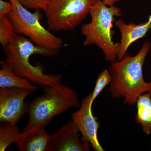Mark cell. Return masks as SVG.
Returning a JSON list of instances; mask_svg holds the SVG:
<instances>
[{"instance_id": "obj_2", "label": "cell", "mask_w": 151, "mask_h": 151, "mask_svg": "<svg viewBox=\"0 0 151 151\" xmlns=\"http://www.w3.org/2000/svg\"><path fill=\"white\" fill-rule=\"evenodd\" d=\"M4 48L5 59L1 63L7 65L17 75L44 87L61 83L62 75L45 74L42 65H33L29 61L33 55L52 56L56 55L54 52L37 46L27 37L19 35Z\"/></svg>"}, {"instance_id": "obj_15", "label": "cell", "mask_w": 151, "mask_h": 151, "mask_svg": "<svg viewBox=\"0 0 151 151\" xmlns=\"http://www.w3.org/2000/svg\"><path fill=\"white\" fill-rule=\"evenodd\" d=\"M17 35L7 15L0 14V42L3 47L12 42Z\"/></svg>"}, {"instance_id": "obj_12", "label": "cell", "mask_w": 151, "mask_h": 151, "mask_svg": "<svg viewBox=\"0 0 151 151\" xmlns=\"http://www.w3.org/2000/svg\"><path fill=\"white\" fill-rule=\"evenodd\" d=\"M136 122L140 124L144 133L147 135L151 133V94H142L137 100Z\"/></svg>"}, {"instance_id": "obj_13", "label": "cell", "mask_w": 151, "mask_h": 151, "mask_svg": "<svg viewBox=\"0 0 151 151\" xmlns=\"http://www.w3.org/2000/svg\"><path fill=\"white\" fill-rule=\"evenodd\" d=\"M2 68L0 70V87H13L31 90L33 92L37 88L29 80L19 76L14 73L7 65L1 63Z\"/></svg>"}, {"instance_id": "obj_18", "label": "cell", "mask_w": 151, "mask_h": 151, "mask_svg": "<svg viewBox=\"0 0 151 151\" xmlns=\"http://www.w3.org/2000/svg\"><path fill=\"white\" fill-rule=\"evenodd\" d=\"M13 9V6L10 1L0 0V14L7 15Z\"/></svg>"}, {"instance_id": "obj_11", "label": "cell", "mask_w": 151, "mask_h": 151, "mask_svg": "<svg viewBox=\"0 0 151 151\" xmlns=\"http://www.w3.org/2000/svg\"><path fill=\"white\" fill-rule=\"evenodd\" d=\"M50 136L45 129L21 133L16 144L21 151H47Z\"/></svg>"}, {"instance_id": "obj_17", "label": "cell", "mask_w": 151, "mask_h": 151, "mask_svg": "<svg viewBox=\"0 0 151 151\" xmlns=\"http://www.w3.org/2000/svg\"><path fill=\"white\" fill-rule=\"evenodd\" d=\"M19 2L28 9H40L44 10L48 0H18Z\"/></svg>"}, {"instance_id": "obj_9", "label": "cell", "mask_w": 151, "mask_h": 151, "mask_svg": "<svg viewBox=\"0 0 151 151\" xmlns=\"http://www.w3.org/2000/svg\"><path fill=\"white\" fill-rule=\"evenodd\" d=\"M78 127L72 121L50 135L47 151H88L90 143L80 139Z\"/></svg>"}, {"instance_id": "obj_1", "label": "cell", "mask_w": 151, "mask_h": 151, "mask_svg": "<svg viewBox=\"0 0 151 151\" xmlns=\"http://www.w3.org/2000/svg\"><path fill=\"white\" fill-rule=\"evenodd\" d=\"M151 46L149 42H145L135 56L126 54L122 59L112 62L109 71L111 76L110 89L112 97L124 98V103L132 105L136 104L142 94H151V81H145L142 69Z\"/></svg>"}, {"instance_id": "obj_14", "label": "cell", "mask_w": 151, "mask_h": 151, "mask_svg": "<svg viewBox=\"0 0 151 151\" xmlns=\"http://www.w3.org/2000/svg\"><path fill=\"white\" fill-rule=\"evenodd\" d=\"M21 133L16 124L8 122H1L0 151L5 150L11 144L16 142Z\"/></svg>"}, {"instance_id": "obj_4", "label": "cell", "mask_w": 151, "mask_h": 151, "mask_svg": "<svg viewBox=\"0 0 151 151\" xmlns=\"http://www.w3.org/2000/svg\"><path fill=\"white\" fill-rule=\"evenodd\" d=\"M90 22L81 27V34L84 36L85 46L94 45L102 50L105 59L113 62L118 58L119 43L113 40V22L116 17L122 16L121 9L113 5H106L98 0L89 12Z\"/></svg>"}, {"instance_id": "obj_3", "label": "cell", "mask_w": 151, "mask_h": 151, "mask_svg": "<svg viewBox=\"0 0 151 151\" xmlns=\"http://www.w3.org/2000/svg\"><path fill=\"white\" fill-rule=\"evenodd\" d=\"M80 105L77 92L70 87L61 83L45 87L42 95L27 102L29 119L22 132L45 129L55 116Z\"/></svg>"}, {"instance_id": "obj_10", "label": "cell", "mask_w": 151, "mask_h": 151, "mask_svg": "<svg viewBox=\"0 0 151 151\" xmlns=\"http://www.w3.org/2000/svg\"><path fill=\"white\" fill-rule=\"evenodd\" d=\"M121 35V41L118 47V59L120 60L127 54V52L131 45L136 41L143 38L151 29V22L135 24L125 23L121 19L115 22Z\"/></svg>"}, {"instance_id": "obj_5", "label": "cell", "mask_w": 151, "mask_h": 151, "mask_svg": "<svg viewBox=\"0 0 151 151\" xmlns=\"http://www.w3.org/2000/svg\"><path fill=\"white\" fill-rule=\"evenodd\" d=\"M13 9L7 15L17 34L25 36L37 46L57 54L63 41L52 34L40 23L42 14L40 9L32 13L18 0H9Z\"/></svg>"}, {"instance_id": "obj_20", "label": "cell", "mask_w": 151, "mask_h": 151, "mask_svg": "<svg viewBox=\"0 0 151 151\" xmlns=\"http://www.w3.org/2000/svg\"><path fill=\"white\" fill-rule=\"evenodd\" d=\"M148 21L151 22V14L149 16V19H148Z\"/></svg>"}, {"instance_id": "obj_16", "label": "cell", "mask_w": 151, "mask_h": 151, "mask_svg": "<svg viewBox=\"0 0 151 151\" xmlns=\"http://www.w3.org/2000/svg\"><path fill=\"white\" fill-rule=\"evenodd\" d=\"M111 81V76L109 70L105 69L100 73L96 79L94 90L92 93V100L93 101L105 86L110 84Z\"/></svg>"}, {"instance_id": "obj_19", "label": "cell", "mask_w": 151, "mask_h": 151, "mask_svg": "<svg viewBox=\"0 0 151 151\" xmlns=\"http://www.w3.org/2000/svg\"><path fill=\"white\" fill-rule=\"evenodd\" d=\"M100 1H102L106 5L111 6L114 5L115 3L121 1L122 0H100Z\"/></svg>"}, {"instance_id": "obj_8", "label": "cell", "mask_w": 151, "mask_h": 151, "mask_svg": "<svg viewBox=\"0 0 151 151\" xmlns=\"http://www.w3.org/2000/svg\"><path fill=\"white\" fill-rule=\"evenodd\" d=\"M93 102L92 93L84 97L79 110L71 114V120L78 127L82 140L89 142L94 150L104 151L97 138L100 124L92 112Z\"/></svg>"}, {"instance_id": "obj_6", "label": "cell", "mask_w": 151, "mask_h": 151, "mask_svg": "<svg viewBox=\"0 0 151 151\" xmlns=\"http://www.w3.org/2000/svg\"><path fill=\"white\" fill-rule=\"evenodd\" d=\"M98 0H48L44 10L47 29L72 31L86 18Z\"/></svg>"}, {"instance_id": "obj_7", "label": "cell", "mask_w": 151, "mask_h": 151, "mask_svg": "<svg viewBox=\"0 0 151 151\" xmlns=\"http://www.w3.org/2000/svg\"><path fill=\"white\" fill-rule=\"evenodd\" d=\"M32 91L28 89L4 87L0 88V121L17 124L27 113L26 97Z\"/></svg>"}]
</instances>
